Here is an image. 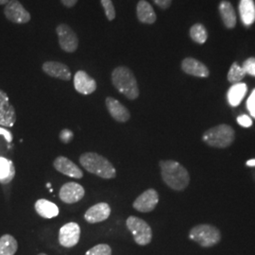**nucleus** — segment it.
I'll return each instance as SVG.
<instances>
[{
	"label": "nucleus",
	"mask_w": 255,
	"mask_h": 255,
	"mask_svg": "<svg viewBox=\"0 0 255 255\" xmlns=\"http://www.w3.org/2000/svg\"><path fill=\"white\" fill-rule=\"evenodd\" d=\"M237 123L242 127L249 128L253 125V120L249 116L242 115L237 118Z\"/></svg>",
	"instance_id": "nucleus-33"
},
{
	"label": "nucleus",
	"mask_w": 255,
	"mask_h": 255,
	"mask_svg": "<svg viewBox=\"0 0 255 255\" xmlns=\"http://www.w3.org/2000/svg\"><path fill=\"white\" fill-rule=\"evenodd\" d=\"M203 141L210 146L224 148L232 145L235 140V130L234 128L222 124L216 127L211 128L206 130L202 136Z\"/></svg>",
	"instance_id": "nucleus-4"
},
{
	"label": "nucleus",
	"mask_w": 255,
	"mask_h": 255,
	"mask_svg": "<svg viewBox=\"0 0 255 255\" xmlns=\"http://www.w3.org/2000/svg\"><path fill=\"white\" fill-rule=\"evenodd\" d=\"M56 33L59 39V45L67 53H73L79 47V38L72 27L67 24H60L56 27Z\"/></svg>",
	"instance_id": "nucleus-7"
},
{
	"label": "nucleus",
	"mask_w": 255,
	"mask_h": 255,
	"mask_svg": "<svg viewBox=\"0 0 255 255\" xmlns=\"http://www.w3.org/2000/svg\"><path fill=\"white\" fill-rule=\"evenodd\" d=\"M239 12L245 26H251L255 20V5L254 0H240Z\"/></svg>",
	"instance_id": "nucleus-23"
},
{
	"label": "nucleus",
	"mask_w": 255,
	"mask_h": 255,
	"mask_svg": "<svg viewBox=\"0 0 255 255\" xmlns=\"http://www.w3.org/2000/svg\"><path fill=\"white\" fill-rule=\"evenodd\" d=\"M74 133L72 130L68 129V128H64L61 132H60V139L61 141L64 144H69L72 139H73Z\"/></svg>",
	"instance_id": "nucleus-32"
},
{
	"label": "nucleus",
	"mask_w": 255,
	"mask_h": 255,
	"mask_svg": "<svg viewBox=\"0 0 255 255\" xmlns=\"http://www.w3.org/2000/svg\"><path fill=\"white\" fill-rule=\"evenodd\" d=\"M17 250V240L12 236L4 235L0 237V255H14Z\"/></svg>",
	"instance_id": "nucleus-25"
},
{
	"label": "nucleus",
	"mask_w": 255,
	"mask_h": 255,
	"mask_svg": "<svg viewBox=\"0 0 255 255\" xmlns=\"http://www.w3.org/2000/svg\"><path fill=\"white\" fill-rule=\"evenodd\" d=\"M155 4L161 9H168L172 3V0H153Z\"/></svg>",
	"instance_id": "nucleus-34"
},
{
	"label": "nucleus",
	"mask_w": 255,
	"mask_h": 255,
	"mask_svg": "<svg viewBox=\"0 0 255 255\" xmlns=\"http://www.w3.org/2000/svg\"><path fill=\"white\" fill-rule=\"evenodd\" d=\"M16 122V112L10 104L8 95L0 90V126L11 128Z\"/></svg>",
	"instance_id": "nucleus-11"
},
{
	"label": "nucleus",
	"mask_w": 255,
	"mask_h": 255,
	"mask_svg": "<svg viewBox=\"0 0 255 255\" xmlns=\"http://www.w3.org/2000/svg\"><path fill=\"white\" fill-rule=\"evenodd\" d=\"M248 87L246 83L238 82L234 84L227 93V100L232 107H237L246 96Z\"/></svg>",
	"instance_id": "nucleus-22"
},
{
	"label": "nucleus",
	"mask_w": 255,
	"mask_h": 255,
	"mask_svg": "<svg viewBox=\"0 0 255 255\" xmlns=\"http://www.w3.org/2000/svg\"><path fill=\"white\" fill-rule=\"evenodd\" d=\"M85 255H112V248L108 244H99L88 250Z\"/></svg>",
	"instance_id": "nucleus-28"
},
{
	"label": "nucleus",
	"mask_w": 255,
	"mask_h": 255,
	"mask_svg": "<svg viewBox=\"0 0 255 255\" xmlns=\"http://www.w3.org/2000/svg\"><path fill=\"white\" fill-rule=\"evenodd\" d=\"M53 165L57 171L64 174L65 176L71 177L74 179H82L83 177L82 169L71 160L64 156L57 157L53 162Z\"/></svg>",
	"instance_id": "nucleus-15"
},
{
	"label": "nucleus",
	"mask_w": 255,
	"mask_h": 255,
	"mask_svg": "<svg viewBox=\"0 0 255 255\" xmlns=\"http://www.w3.org/2000/svg\"><path fill=\"white\" fill-rule=\"evenodd\" d=\"M34 208L37 214L43 219H53L59 215V207L51 201L40 199L35 202Z\"/></svg>",
	"instance_id": "nucleus-20"
},
{
	"label": "nucleus",
	"mask_w": 255,
	"mask_h": 255,
	"mask_svg": "<svg viewBox=\"0 0 255 255\" xmlns=\"http://www.w3.org/2000/svg\"><path fill=\"white\" fill-rule=\"evenodd\" d=\"M80 163L89 173L102 179L111 180L117 177V169L107 158L97 152H85L80 156Z\"/></svg>",
	"instance_id": "nucleus-3"
},
{
	"label": "nucleus",
	"mask_w": 255,
	"mask_h": 255,
	"mask_svg": "<svg viewBox=\"0 0 255 255\" xmlns=\"http://www.w3.org/2000/svg\"><path fill=\"white\" fill-rule=\"evenodd\" d=\"M136 15L139 22L147 25L154 24L157 19L152 6L146 0H140L137 3Z\"/></svg>",
	"instance_id": "nucleus-19"
},
{
	"label": "nucleus",
	"mask_w": 255,
	"mask_h": 255,
	"mask_svg": "<svg viewBox=\"0 0 255 255\" xmlns=\"http://www.w3.org/2000/svg\"><path fill=\"white\" fill-rule=\"evenodd\" d=\"M81 238V227L76 222H69L64 224L59 232V243L64 248H73Z\"/></svg>",
	"instance_id": "nucleus-9"
},
{
	"label": "nucleus",
	"mask_w": 255,
	"mask_h": 255,
	"mask_svg": "<svg viewBox=\"0 0 255 255\" xmlns=\"http://www.w3.org/2000/svg\"><path fill=\"white\" fill-rule=\"evenodd\" d=\"M111 207L106 202H100L91 206L84 214V219L90 223H100L109 219Z\"/></svg>",
	"instance_id": "nucleus-17"
},
{
	"label": "nucleus",
	"mask_w": 255,
	"mask_h": 255,
	"mask_svg": "<svg viewBox=\"0 0 255 255\" xmlns=\"http://www.w3.org/2000/svg\"><path fill=\"white\" fill-rule=\"evenodd\" d=\"M84 195L83 186L78 182H65L59 191L60 200L66 204H74L82 201Z\"/></svg>",
	"instance_id": "nucleus-10"
},
{
	"label": "nucleus",
	"mask_w": 255,
	"mask_h": 255,
	"mask_svg": "<svg viewBox=\"0 0 255 255\" xmlns=\"http://www.w3.org/2000/svg\"><path fill=\"white\" fill-rule=\"evenodd\" d=\"M190 239L203 248L215 246L221 239V234L218 228L209 224L195 226L189 233Z\"/></svg>",
	"instance_id": "nucleus-5"
},
{
	"label": "nucleus",
	"mask_w": 255,
	"mask_h": 255,
	"mask_svg": "<svg viewBox=\"0 0 255 255\" xmlns=\"http://www.w3.org/2000/svg\"><path fill=\"white\" fill-rule=\"evenodd\" d=\"M242 67L245 70L246 74L255 77V58H254V57L249 58L243 63Z\"/></svg>",
	"instance_id": "nucleus-30"
},
{
	"label": "nucleus",
	"mask_w": 255,
	"mask_h": 255,
	"mask_svg": "<svg viewBox=\"0 0 255 255\" xmlns=\"http://www.w3.org/2000/svg\"><path fill=\"white\" fill-rule=\"evenodd\" d=\"M219 12L224 25L228 28H234L237 25V14L233 5L229 1H221L219 4Z\"/></svg>",
	"instance_id": "nucleus-21"
},
{
	"label": "nucleus",
	"mask_w": 255,
	"mask_h": 255,
	"mask_svg": "<svg viewBox=\"0 0 255 255\" xmlns=\"http://www.w3.org/2000/svg\"><path fill=\"white\" fill-rule=\"evenodd\" d=\"M15 176L14 164L6 158L0 157V183H9Z\"/></svg>",
	"instance_id": "nucleus-24"
},
{
	"label": "nucleus",
	"mask_w": 255,
	"mask_h": 255,
	"mask_svg": "<svg viewBox=\"0 0 255 255\" xmlns=\"http://www.w3.org/2000/svg\"><path fill=\"white\" fill-rule=\"evenodd\" d=\"M42 70L45 73L55 79H59L64 82L71 80L72 75L69 67L66 64L56 62V61H47L42 65Z\"/></svg>",
	"instance_id": "nucleus-13"
},
{
	"label": "nucleus",
	"mask_w": 255,
	"mask_h": 255,
	"mask_svg": "<svg viewBox=\"0 0 255 255\" xmlns=\"http://www.w3.org/2000/svg\"><path fill=\"white\" fill-rule=\"evenodd\" d=\"M159 202V195L155 189L143 192L132 203V207L140 213H149L156 208Z\"/></svg>",
	"instance_id": "nucleus-12"
},
{
	"label": "nucleus",
	"mask_w": 255,
	"mask_h": 255,
	"mask_svg": "<svg viewBox=\"0 0 255 255\" xmlns=\"http://www.w3.org/2000/svg\"><path fill=\"white\" fill-rule=\"evenodd\" d=\"M46 255V254H39V255Z\"/></svg>",
	"instance_id": "nucleus-40"
},
{
	"label": "nucleus",
	"mask_w": 255,
	"mask_h": 255,
	"mask_svg": "<svg viewBox=\"0 0 255 255\" xmlns=\"http://www.w3.org/2000/svg\"><path fill=\"white\" fill-rule=\"evenodd\" d=\"M182 69L184 73L199 78H207L210 74L209 69L205 64L190 57L182 60Z\"/></svg>",
	"instance_id": "nucleus-18"
},
{
	"label": "nucleus",
	"mask_w": 255,
	"mask_h": 255,
	"mask_svg": "<svg viewBox=\"0 0 255 255\" xmlns=\"http://www.w3.org/2000/svg\"><path fill=\"white\" fill-rule=\"evenodd\" d=\"M61 2L66 8H73L74 6L78 3V0H61Z\"/></svg>",
	"instance_id": "nucleus-36"
},
{
	"label": "nucleus",
	"mask_w": 255,
	"mask_h": 255,
	"mask_svg": "<svg viewBox=\"0 0 255 255\" xmlns=\"http://www.w3.org/2000/svg\"><path fill=\"white\" fill-rule=\"evenodd\" d=\"M247 109L249 110L251 116L255 119V89L252 92L247 101Z\"/></svg>",
	"instance_id": "nucleus-31"
},
{
	"label": "nucleus",
	"mask_w": 255,
	"mask_h": 255,
	"mask_svg": "<svg viewBox=\"0 0 255 255\" xmlns=\"http://www.w3.org/2000/svg\"><path fill=\"white\" fill-rule=\"evenodd\" d=\"M74 87L82 95H91L97 90V82L83 70H80L74 76Z\"/></svg>",
	"instance_id": "nucleus-16"
},
{
	"label": "nucleus",
	"mask_w": 255,
	"mask_h": 255,
	"mask_svg": "<svg viewBox=\"0 0 255 255\" xmlns=\"http://www.w3.org/2000/svg\"><path fill=\"white\" fill-rule=\"evenodd\" d=\"M126 226L137 245L146 246L151 242L152 230L144 219L130 216L126 220Z\"/></svg>",
	"instance_id": "nucleus-6"
},
{
	"label": "nucleus",
	"mask_w": 255,
	"mask_h": 255,
	"mask_svg": "<svg viewBox=\"0 0 255 255\" xmlns=\"http://www.w3.org/2000/svg\"><path fill=\"white\" fill-rule=\"evenodd\" d=\"M112 82L118 91L129 101L138 99L140 91L136 78L127 66H118L112 72Z\"/></svg>",
	"instance_id": "nucleus-2"
},
{
	"label": "nucleus",
	"mask_w": 255,
	"mask_h": 255,
	"mask_svg": "<svg viewBox=\"0 0 255 255\" xmlns=\"http://www.w3.org/2000/svg\"><path fill=\"white\" fill-rule=\"evenodd\" d=\"M9 0H0V5H6Z\"/></svg>",
	"instance_id": "nucleus-38"
},
{
	"label": "nucleus",
	"mask_w": 255,
	"mask_h": 255,
	"mask_svg": "<svg viewBox=\"0 0 255 255\" xmlns=\"http://www.w3.org/2000/svg\"><path fill=\"white\" fill-rule=\"evenodd\" d=\"M46 186H47V187H50V186H51V184H50V183H47V185H46Z\"/></svg>",
	"instance_id": "nucleus-39"
},
{
	"label": "nucleus",
	"mask_w": 255,
	"mask_h": 255,
	"mask_svg": "<svg viewBox=\"0 0 255 255\" xmlns=\"http://www.w3.org/2000/svg\"><path fill=\"white\" fill-rule=\"evenodd\" d=\"M248 166H255V159H251L246 163Z\"/></svg>",
	"instance_id": "nucleus-37"
},
{
	"label": "nucleus",
	"mask_w": 255,
	"mask_h": 255,
	"mask_svg": "<svg viewBox=\"0 0 255 255\" xmlns=\"http://www.w3.org/2000/svg\"><path fill=\"white\" fill-rule=\"evenodd\" d=\"M190 37L192 40L200 45L204 44L207 41L208 33L205 27L201 24H195L190 28Z\"/></svg>",
	"instance_id": "nucleus-26"
},
{
	"label": "nucleus",
	"mask_w": 255,
	"mask_h": 255,
	"mask_svg": "<svg viewBox=\"0 0 255 255\" xmlns=\"http://www.w3.org/2000/svg\"><path fill=\"white\" fill-rule=\"evenodd\" d=\"M0 135H3L8 143H11L12 141V134L8 129L0 127Z\"/></svg>",
	"instance_id": "nucleus-35"
},
{
	"label": "nucleus",
	"mask_w": 255,
	"mask_h": 255,
	"mask_svg": "<svg viewBox=\"0 0 255 255\" xmlns=\"http://www.w3.org/2000/svg\"><path fill=\"white\" fill-rule=\"evenodd\" d=\"M106 108L110 116L119 123H126L130 119V113L120 101L113 97H107L105 100Z\"/></svg>",
	"instance_id": "nucleus-14"
},
{
	"label": "nucleus",
	"mask_w": 255,
	"mask_h": 255,
	"mask_svg": "<svg viewBox=\"0 0 255 255\" xmlns=\"http://www.w3.org/2000/svg\"><path fill=\"white\" fill-rule=\"evenodd\" d=\"M246 75V72L242 66L238 65L237 63H234L232 64L230 71H229L228 81L231 83L236 84V83L241 82L245 78Z\"/></svg>",
	"instance_id": "nucleus-27"
},
{
	"label": "nucleus",
	"mask_w": 255,
	"mask_h": 255,
	"mask_svg": "<svg viewBox=\"0 0 255 255\" xmlns=\"http://www.w3.org/2000/svg\"><path fill=\"white\" fill-rule=\"evenodd\" d=\"M3 12L7 20L13 24L24 25L28 23L31 19L30 13L18 0H9L5 5Z\"/></svg>",
	"instance_id": "nucleus-8"
},
{
	"label": "nucleus",
	"mask_w": 255,
	"mask_h": 255,
	"mask_svg": "<svg viewBox=\"0 0 255 255\" xmlns=\"http://www.w3.org/2000/svg\"><path fill=\"white\" fill-rule=\"evenodd\" d=\"M161 175L164 183L175 191L184 190L190 182L187 169L174 160L160 161Z\"/></svg>",
	"instance_id": "nucleus-1"
},
{
	"label": "nucleus",
	"mask_w": 255,
	"mask_h": 255,
	"mask_svg": "<svg viewBox=\"0 0 255 255\" xmlns=\"http://www.w3.org/2000/svg\"><path fill=\"white\" fill-rule=\"evenodd\" d=\"M101 5L105 10V15L109 21H113L117 16L116 9L112 0H101Z\"/></svg>",
	"instance_id": "nucleus-29"
}]
</instances>
